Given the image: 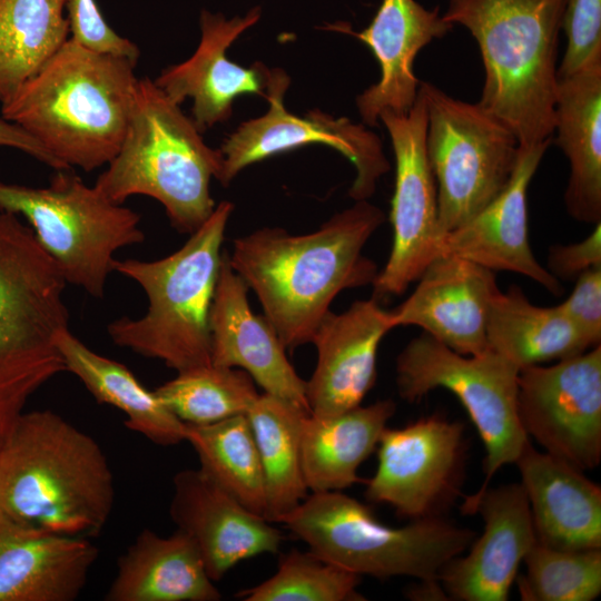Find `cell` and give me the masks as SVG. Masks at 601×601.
I'll list each match as a JSON object with an SVG mask.
<instances>
[{
  "mask_svg": "<svg viewBox=\"0 0 601 601\" xmlns=\"http://www.w3.org/2000/svg\"><path fill=\"white\" fill-rule=\"evenodd\" d=\"M453 27L440 14V7L426 9L415 0H382L371 23L361 31L344 22L326 26L365 43L380 65V80L356 97L364 125L376 126L384 111L411 109L420 86L413 70L417 53Z\"/></svg>",
  "mask_w": 601,
  "mask_h": 601,
  "instance_id": "22",
  "label": "cell"
},
{
  "mask_svg": "<svg viewBox=\"0 0 601 601\" xmlns=\"http://www.w3.org/2000/svg\"><path fill=\"white\" fill-rule=\"evenodd\" d=\"M259 7L244 17L226 19L223 13L203 10L200 41L194 55L181 63L169 66L154 80L176 104L193 99V120L200 132L227 120L234 100L244 95L266 98L273 69L256 62L244 67L229 60L226 50L259 20Z\"/></svg>",
  "mask_w": 601,
  "mask_h": 601,
  "instance_id": "18",
  "label": "cell"
},
{
  "mask_svg": "<svg viewBox=\"0 0 601 601\" xmlns=\"http://www.w3.org/2000/svg\"><path fill=\"white\" fill-rule=\"evenodd\" d=\"M592 346L601 341V267L582 273L569 297L558 305Z\"/></svg>",
  "mask_w": 601,
  "mask_h": 601,
  "instance_id": "39",
  "label": "cell"
},
{
  "mask_svg": "<svg viewBox=\"0 0 601 601\" xmlns=\"http://www.w3.org/2000/svg\"><path fill=\"white\" fill-rule=\"evenodd\" d=\"M98 553L83 536L51 532L0 511V601H73Z\"/></svg>",
  "mask_w": 601,
  "mask_h": 601,
  "instance_id": "24",
  "label": "cell"
},
{
  "mask_svg": "<svg viewBox=\"0 0 601 601\" xmlns=\"http://www.w3.org/2000/svg\"><path fill=\"white\" fill-rule=\"evenodd\" d=\"M378 120L391 138L395 186L390 213L393 244L372 284L375 298L403 294L440 254L441 243L436 185L425 150L426 106L420 89L408 111H384Z\"/></svg>",
  "mask_w": 601,
  "mask_h": 601,
  "instance_id": "15",
  "label": "cell"
},
{
  "mask_svg": "<svg viewBox=\"0 0 601 601\" xmlns=\"http://www.w3.org/2000/svg\"><path fill=\"white\" fill-rule=\"evenodd\" d=\"M67 0H0V102L67 41Z\"/></svg>",
  "mask_w": 601,
  "mask_h": 601,
  "instance_id": "32",
  "label": "cell"
},
{
  "mask_svg": "<svg viewBox=\"0 0 601 601\" xmlns=\"http://www.w3.org/2000/svg\"><path fill=\"white\" fill-rule=\"evenodd\" d=\"M516 577L523 601H592L601 593V549L559 550L533 544Z\"/></svg>",
  "mask_w": 601,
  "mask_h": 601,
  "instance_id": "36",
  "label": "cell"
},
{
  "mask_svg": "<svg viewBox=\"0 0 601 601\" xmlns=\"http://www.w3.org/2000/svg\"><path fill=\"white\" fill-rule=\"evenodd\" d=\"M185 441L197 453L204 474L248 510L265 518L264 472L246 414L206 425L186 424Z\"/></svg>",
  "mask_w": 601,
  "mask_h": 601,
  "instance_id": "33",
  "label": "cell"
},
{
  "mask_svg": "<svg viewBox=\"0 0 601 601\" xmlns=\"http://www.w3.org/2000/svg\"><path fill=\"white\" fill-rule=\"evenodd\" d=\"M595 267H601V221L581 242L549 248L546 269L560 282L575 280Z\"/></svg>",
  "mask_w": 601,
  "mask_h": 601,
  "instance_id": "40",
  "label": "cell"
},
{
  "mask_svg": "<svg viewBox=\"0 0 601 601\" xmlns=\"http://www.w3.org/2000/svg\"><path fill=\"white\" fill-rule=\"evenodd\" d=\"M0 209L22 216L67 284L96 298L105 295L115 254L145 240L139 214L70 169L57 170L47 187L0 181Z\"/></svg>",
  "mask_w": 601,
  "mask_h": 601,
  "instance_id": "9",
  "label": "cell"
},
{
  "mask_svg": "<svg viewBox=\"0 0 601 601\" xmlns=\"http://www.w3.org/2000/svg\"><path fill=\"white\" fill-rule=\"evenodd\" d=\"M66 10L73 42L93 53L126 59L137 65L139 48L108 26L96 0H67Z\"/></svg>",
  "mask_w": 601,
  "mask_h": 601,
  "instance_id": "38",
  "label": "cell"
},
{
  "mask_svg": "<svg viewBox=\"0 0 601 601\" xmlns=\"http://www.w3.org/2000/svg\"><path fill=\"white\" fill-rule=\"evenodd\" d=\"M384 220L377 206L356 200L308 234L264 227L234 240L229 263L286 349L312 343L342 290L374 283L377 265L363 248Z\"/></svg>",
  "mask_w": 601,
  "mask_h": 601,
  "instance_id": "1",
  "label": "cell"
},
{
  "mask_svg": "<svg viewBox=\"0 0 601 601\" xmlns=\"http://www.w3.org/2000/svg\"><path fill=\"white\" fill-rule=\"evenodd\" d=\"M566 0H449L443 18L479 45L485 79L479 105L521 147L551 141L558 46Z\"/></svg>",
  "mask_w": 601,
  "mask_h": 601,
  "instance_id": "4",
  "label": "cell"
},
{
  "mask_svg": "<svg viewBox=\"0 0 601 601\" xmlns=\"http://www.w3.org/2000/svg\"><path fill=\"white\" fill-rule=\"evenodd\" d=\"M520 368L486 348L476 355L459 354L427 334L413 338L396 358V384L406 402H418L431 391L452 392L466 410L485 447V477L465 496L461 511L474 502L504 465L516 462L530 441L518 415Z\"/></svg>",
  "mask_w": 601,
  "mask_h": 601,
  "instance_id": "11",
  "label": "cell"
},
{
  "mask_svg": "<svg viewBox=\"0 0 601 601\" xmlns=\"http://www.w3.org/2000/svg\"><path fill=\"white\" fill-rule=\"evenodd\" d=\"M67 285L29 225L0 209V445L29 398L66 372L56 337L69 328Z\"/></svg>",
  "mask_w": 601,
  "mask_h": 601,
  "instance_id": "7",
  "label": "cell"
},
{
  "mask_svg": "<svg viewBox=\"0 0 601 601\" xmlns=\"http://www.w3.org/2000/svg\"><path fill=\"white\" fill-rule=\"evenodd\" d=\"M221 593L210 579L193 540L176 530L161 536L144 529L117 561V573L106 601H218Z\"/></svg>",
  "mask_w": 601,
  "mask_h": 601,
  "instance_id": "27",
  "label": "cell"
},
{
  "mask_svg": "<svg viewBox=\"0 0 601 601\" xmlns=\"http://www.w3.org/2000/svg\"><path fill=\"white\" fill-rule=\"evenodd\" d=\"M361 578L309 550L290 549L280 553L270 578L237 597L245 601H364L357 590Z\"/></svg>",
  "mask_w": 601,
  "mask_h": 601,
  "instance_id": "35",
  "label": "cell"
},
{
  "mask_svg": "<svg viewBox=\"0 0 601 601\" xmlns=\"http://www.w3.org/2000/svg\"><path fill=\"white\" fill-rule=\"evenodd\" d=\"M393 328L391 312L376 298L327 313L312 341L317 362L306 381L309 414L334 415L361 405L376 381L378 346Z\"/></svg>",
  "mask_w": 601,
  "mask_h": 601,
  "instance_id": "21",
  "label": "cell"
},
{
  "mask_svg": "<svg viewBox=\"0 0 601 601\" xmlns=\"http://www.w3.org/2000/svg\"><path fill=\"white\" fill-rule=\"evenodd\" d=\"M173 486L170 518L193 540L214 582L246 559L279 552L285 539L282 531L248 510L200 469L179 471Z\"/></svg>",
  "mask_w": 601,
  "mask_h": 601,
  "instance_id": "19",
  "label": "cell"
},
{
  "mask_svg": "<svg viewBox=\"0 0 601 601\" xmlns=\"http://www.w3.org/2000/svg\"><path fill=\"white\" fill-rule=\"evenodd\" d=\"M290 79L280 68H274L266 99L267 112L242 122L219 148L224 165L219 183L227 186L245 167L312 144H322L341 152L356 170L348 195L356 200L368 199L378 179L391 166L377 134L364 124L346 117L335 118L319 109L304 117L290 114L284 96Z\"/></svg>",
  "mask_w": 601,
  "mask_h": 601,
  "instance_id": "12",
  "label": "cell"
},
{
  "mask_svg": "<svg viewBox=\"0 0 601 601\" xmlns=\"http://www.w3.org/2000/svg\"><path fill=\"white\" fill-rule=\"evenodd\" d=\"M418 89L426 106L425 150L436 185L442 240L502 193L520 144L479 102L453 98L431 82H420Z\"/></svg>",
  "mask_w": 601,
  "mask_h": 601,
  "instance_id": "10",
  "label": "cell"
},
{
  "mask_svg": "<svg viewBox=\"0 0 601 601\" xmlns=\"http://www.w3.org/2000/svg\"><path fill=\"white\" fill-rule=\"evenodd\" d=\"M306 410L263 393L246 413L265 479V518L276 522L308 495L300 456V432Z\"/></svg>",
  "mask_w": 601,
  "mask_h": 601,
  "instance_id": "31",
  "label": "cell"
},
{
  "mask_svg": "<svg viewBox=\"0 0 601 601\" xmlns=\"http://www.w3.org/2000/svg\"><path fill=\"white\" fill-rule=\"evenodd\" d=\"M66 372L72 373L100 404L126 415L125 426L156 445L173 446L185 441V426L156 395L147 390L124 364L102 356L69 328L56 337Z\"/></svg>",
  "mask_w": 601,
  "mask_h": 601,
  "instance_id": "29",
  "label": "cell"
},
{
  "mask_svg": "<svg viewBox=\"0 0 601 601\" xmlns=\"http://www.w3.org/2000/svg\"><path fill=\"white\" fill-rule=\"evenodd\" d=\"M515 464L538 543L559 550L601 549L599 484L530 441Z\"/></svg>",
  "mask_w": 601,
  "mask_h": 601,
  "instance_id": "25",
  "label": "cell"
},
{
  "mask_svg": "<svg viewBox=\"0 0 601 601\" xmlns=\"http://www.w3.org/2000/svg\"><path fill=\"white\" fill-rule=\"evenodd\" d=\"M461 512L480 513L484 532L467 554L442 569V588L451 600L506 601L521 562L536 542L523 487L520 483L489 486Z\"/></svg>",
  "mask_w": 601,
  "mask_h": 601,
  "instance_id": "16",
  "label": "cell"
},
{
  "mask_svg": "<svg viewBox=\"0 0 601 601\" xmlns=\"http://www.w3.org/2000/svg\"><path fill=\"white\" fill-rule=\"evenodd\" d=\"M98 442L51 410L22 413L0 445V511L68 535H97L115 505Z\"/></svg>",
  "mask_w": 601,
  "mask_h": 601,
  "instance_id": "3",
  "label": "cell"
},
{
  "mask_svg": "<svg viewBox=\"0 0 601 601\" xmlns=\"http://www.w3.org/2000/svg\"><path fill=\"white\" fill-rule=\"evenodd\" d=\"M406 595L413 600H449L440 581H421L414 588H410Z\"/></svg>",
  "mask_w": 601,
  "mask_h": 601,
  "instance_id": "42",
  "label": "cell"
},
{
  "mask_svg": "<svg viewBox=\"0 0 601 601\" xmlns=\"http://www.w3.org/2000/svg\"><path fill=\"white\" fill-rule=\"evenodd\" d=\"M129 60L88 51L70 38L17 92L1 115L61 165L91 171L118 152L138 78Z\"/></svg>",
  "mask_w": 601,
  "mask_h": 601,
  "instance_id": "2",
  "label": "cell"
},
{
  "mask_svg": "<svg viewBox=\"0 0 601 601\" xmlns=\"http://www.w3.org/2000/svg\"><path fill=\"white\" fill-rule=\"evenodd\" d=\"M278 523L323 560L381 580L405 575L440 581L442 569L475 539L474 531L442 516L388 526L343 491L311 492Z\"/></svg>",
  "mask_w": 601,
  "mask_h": 601,
  "instance_id": "8",
  "label": "cell"
},
{
  "mask_svg": "<svg viewBox=\"0 0 601 601\" xmlns=\"http://www.w3.org/2000/svg\"><path fill=\"white\" fill-rule=\"evenodd\" d=\"M561 30L566 46L558 78L577 72L601 52V0H566Z\"/></svg>",
  "mask_w": 601,
  "mask_h": 601,
  "instance_id": "37",
  "label": "cell"
},
{
  "mask_svg": "<svg viewBox=\"0 0 601 601\" xmlns=\"http://www.w3.org/2000/svg\"><path fill=\"white\" fill-rule=\"evenodd\" d=\"M554 132L570 166L566 210L575 220L595 225L601 221V52L558 78Z\"/></svg>",
  "mask_w": 601,
  "mask_h": 601,
  "instance_id": "26",
  "label": "cell"
},
{
  "mask_svg": "<svg viewBox=\"0 0 601 601\" xmlns=\"http://www.w3.org/2000/svg\"><path fill=\"white\" fill-rule=\"evenodd\" d=\"M550 144L520 146L505 188L471 220L444 235L440 253L460 256L493 272L526 276L552 295H561V282L536 260L529 242L528 189Z\"/></svg>",
  "mask_w": 601,
  "mask_h": 601,
  "instance_id": "23",
  "label": "cell"
},
{
  "mask_svg": "<svg viewBox=\"0 0 601 601\" xmlns=\"http://www.w3.org/2000/svg\"><path fill=\"white\" fill-rule=\"evenodd\" d=\"M224 157L200 136L194 120L149 78L138 79L121 146L93 185L116 204L135 195L159 201L171 226L191 234L215 209L211 178Z\"/></svg>",
  "mask_w": 601,
  "mask_h": 601,
  "instance_id": "5",
  "label": "cell"
},
{
  "mask_svg": "<svg viewBox=\"0 0 601 601\" xmlns=\"http://www.w3.org/2000/svg\"><path fill=\"white\" fill-rule=\"evenodd\" d=\"M248 289L224 252L209 313L211 363L245 371L265 393L309 413L306 381L288 361L270 322L253 312Z\"/></svg>",
  "mask_w": 601,
  "mask_h": 601,
  "instance_id": "20",
  "label": "cell"
},
{
  "mask_svg": "<svg viewBox=\"0 0 601 601\" xmlns=\"http://www.w3.org/2000/svg\"><path fill=\"white\" fill-rule=\"evenodd\" d=\"M154 392L181 422L194 425L246 414L259 395L245 371L213 363L177 372Z\"/></svg>",
  "mask_w": 601,
  "mask_h": 601,
  "instance_id": "34",
  "label": "cell"
},
{
  "mask_svg": "<svg viewBox=\"0 0 601 601\" xmlns=\"http://www.w3.org/2000/svg\"><path fill=\"white\" fill-rule=\"evenodd\" d=\"M396 404L380 400L327 416L307 414L300 432V456L308 491H343L365 481L361 464L375 451Z\"/></svg>",
  "mask_w": 601,
  "mask_h": 601,
  "instance_id": "28",
  "label": "cell"
},
{
  "mask_svg": "<svg viewBox=\"0 0 601 601\" xmlns=\"http://www.w3.org/2000/svg\"><path fill=\"white\" fill-rule=\"evenodd\" d=\"M417 280L407 299L390 311L393 327L418 326L462 355L484 352L489 309L500 289L494 272L460 256L440 253Z\"/></svg>",
  "mask_w": 601,
  "mask_h": 601,
  "instance_id": "17",
  "label": "cell"
},
{
  "mask_svg": "<svg viewBox=\"0 0 601 601\" xmlns=\"http://www.w3.org/2000/svg\"><path fill=\"white\" fill-rule=\"evenodd\" d=\"M377 467L365 497L410 520L441 516L457 497L464 473V426L437 415L383 430Z\"/></svg>",
  "mask_w": 601,
  "mask_h": 601,
  "instance_id": "14",
  "label": "cell"
},
{
  "mask_svg": "<svg viewBox=\"0 0 601 601\" xmlns=\"http://www.w3.org/2000/svg\"><path fill=\"white\" fill-rule=\"evenodd\" d=\"M233 209L230 201L219 203L188 240L166 257L115 259L114 272L136 282L148 299L142 316L119 317L107 326L117 346L159 359L176 372L211 363L209 313Z\"/></svg>",
  "mask_w": 601,
  "mask_h": 601,
  "instance_id": "6",
  "label": "cell"
},
{
  "mask_svg": "<svg viewBox=\"0 0 601 601\" xmlns=\"http://www.w3.org/2000/svg\"><path fill=\"white\" fill-rule=\"evenodd\" d=\"M0 146L19 149L56 170L63 169L38 140L20 126L2 117L0 118Z\"/></svg>",
  "mask_w": 601,
  "mask_h": 601,
  "instance_id": "41",
  "label": "cell"
},
{
  "mask_svg": "<svg viewBox=\"0 0 601 601\" xmlns=\"http://www.w3.org/2000/svg\"><path fill=\"white\" fill-rule=\"evenodd\" d=\"M487 348L504 356L520 370L565 359L594 347L573 326L559 306L532 304L523 290L512 285L491 300L486 323Z\"/></svg>",
  "mask_w": 601,
  "mask_h": 601,
  "instance_id": "30",
  "label": "cell"
},
{
  "mask_svg": "<svg viewBox=\"0 0 601 601\" xmlns=\"http://www.w3.org/2000/svg\"><path fill=\"white\" fill-rule=\"evenodd\" d=\"M518 415L544 452L581 471L601 461V345L520 370Z\"/></svg>",
  "mask_w": 601,
  "mask_h": 601,
  "instance_id": "13",
  "label": "cell"
}]
</instances>
